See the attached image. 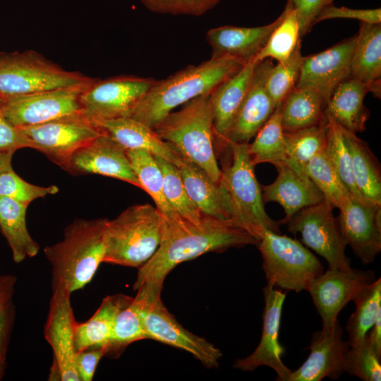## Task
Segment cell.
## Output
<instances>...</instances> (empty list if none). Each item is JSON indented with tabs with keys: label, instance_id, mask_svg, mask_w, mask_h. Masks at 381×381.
<instances>
[{
	"label": "cell",
	"instance_id": "cell-1",
	"mask_svg": "<svg viewBox=\"0 0 381 381\" xmlns=\"http://www.w3.org/2000/svg\"><path fill=\"white\" fill-rule=\"evenodd\" d=\"M258 240L231 221L202 214L199 223L183 218L167 222L155 254L138 268L133 289L145 284L163 287L167 274L179 264L210 252L257 245Z\"/></svg>",
	"mask_w": 381,
	"mask_h": 381
},
{
	"label": "cell",
	"instance_id": "cell-2",
	"mask_svg": "<svg viewBox=\"0 0 381 381\" xmlns=\"http://www.w3.org/2000/svg\"><path fill=\"white\" fill-rule=\"evenodd\" d=\"M246 63L234 58L212 59L188 66L166 79L156 80L130 117L152 128L180 105L211 94Z\"/></svg>",
	"mask_w": 381,
	"mask_h": 381
},
{
	"label": "cell",
	"instance_id": "cell-3",
	"mask_svg": "<svg viewBox=\"0 0 381 381\" xmlns=\"http://www.w3.org/2000/svg\"><path fill=\"white\" fill-rule=\"evenodd\" d=\"M107 219H75L63 238L44 248L52 267V288L61 286L71 294L93 279L105 253Z\"/></svg>",
	"mask_w": 381,
	"mask_h": 381
},
{
	"label": "cell",
	"instance_id": "cell-4",
	"mask_svg": "<svg viewBox=\"0 0 381 381\" xmlns=\"http://www.w3.org/2000/svg\"><path fill=\"white\" fill-rule=\"evenodd\" d=\"M171 111L152 128L181 157L202 169L216 183L221 169L214 147L213 111L210 94L202 95Z\"/></svg>",
	"mask_w": 381,
	"mask_h": 381
},
{
	"label": "cell",
	"instance_id": "cell-5",
	"mask_svg": "<svg viewBox=\"0 0 381 381\" xmlns=\"http://www.w3.org/2000/svg\"><path fill=\"white\" fill-rule=\"evenodd\" d=\"M164 224V215L150 204L132 205L107 219L103 262L139 268L158 248Z\"/></svg>",
	"mask_w": 381,
	"mask_h": 381
},
{
	"label": "cell",
	"instance_id": "cell-6",
	"mask_svg": "<svg viewBox=\"0 0 381 381\" xmlns=\"http://www.w3.org/2000/svg\"><path fill=\"white\" fill-rule=\"evenodd\" d=\"M248 145L236 143L228 145L226 150L231 157L229 162L221 169L219 183L230 196L236 224L258 241L266 229L280 234V223L273 220L265 210L262 188L255 174Z\"/></svg>",
	"mask_w": 381,
	"mask_h": 381
},
{
	"label": "cell",
	"instance_id": "cell-7",
	"mask_svg": "<svg viewBox=\"0 0 381 381\" xmlns=\"http://www.w3.org/2000/svg\"><path fill=\"white\" fill-rule=\"evenodd\" d=\"M94 79L67 71L35 50L0 52V98L79 85Z\"/></svg>",
	"mask_w": 381,
	"mask_h": 381
},
{
	"label": "cell",
	"instance_id": "cell-8",
	"mask_svg": "<svg viewBox=\"0 0 381 381\" xmlns=\"http://www.w3.org/2000/svg\"><path fill=\"white\" fill-rule=\"evenodd\" d=\"M267 284L286 291L307 290L324 272L319 259L300 241L266 229L256 245Z\"/></svg>",
	"mask_w": 381,
	"mask_h": 381
},
{
	"label": "cell",
	"instance_id": "cell-9",
	"mask_svg": "<svg viewBox=\"0 0 381 381\" xmlns=\"http://www.w3.org/2000/svg\"><path fill=\"white\" fill-rule=\"evenodd\" d=\"M155 81L135 75L96 78L80 95L81 113L94 123L130 117Z\"/></svg>",
	"mask_w": 381,
	"mask_h": 381
},
{
	"label": "cell",
	"instance_id": "cell-10",
	"mask_svg": "<svg viewBox=\"0 0 381 381\" xmlns=\"http://www.w3.org/2000/svg\"><path fill=\"white\" fill-rule=\"evenodd\" d=\"M334 208L325 200L299 210L284 224L291 234L300 233L303 243L322 256L329 269L349 270L351 261L345 254L347 245L339 231Z\"/></svg>",
	"mask_w": 381,
	"mask_h": 381
},
{
	"label": "cell",
	"instance_id": "cell-11",
	"mask_svg": "<svg viewBox=\"0 0 381 381\" xmlns=\"http://www.w3.org/2000/svg\"><path fill=\"white\" fill-rule=\"evenodd\" d=\"M95 80L68 87L0 98V112L18 128L81 113L80 95Z\"/></svg>",
	"mask_w": 381,
	"mask_h": 381
},
{
	"label": "cell",
	"instance_id": "cell-12",
	"mask_svg": "<svg viewBox=\"0 0 381 381\" xmlns=\"http://www.w3.org/2000/svg\"><path fill=\"white\" fill-rule=\"evenodd\" d=\"M20 129L30 140L33 149L64 169L76 150L104 133L82 113Z\"/></svg>",
	"mask_w": 381,
	"mask_h": 381
},
{
	"label": "cell",
	"instance_id": "cell-13",
	"mask_svg": "<svg viewBox=\"0 0 381 381\" xmlns=\"http://www.w3.org/2000/svg\"><path fill=\"white\" fill-rule=\"evenodd\" d=\"M71 293L65 288L52 289L44 336L53 356L49 380L80 381L75 368V320L71 302Z\"/></svg>",
	"mask_w": 381,
	"mask_h": 381
},
{
	"label": "cell",
	"instance_id": "cell-14",
	"mask_svg": "<svg viewBox=\"0 0 381 381\" xmlns=\"http://www.w3.org/2000/svg\"><path fill=\"white\" fill-rule=\"evenodd\" d=\"M375 279L373 270L352 267L349 270L328 268L314 279L306 291L321 318L322 329H331L342 308Z\"/></svg>",
	"mask_w": 381,
	"mask_h": 381
},
{
	"label": "cell",
	"instance_id": "cell-15",
	"mask_svg": "<svg viewBox=\"0 0 381 381\" xmlns=\"http://www.w3.org/2000/svg\"><path fill=\"white\" fill-rule=\"evenodd\" d=\"M265 308L260 341L249 356L235 361L233 367L253 372L260 366L274 370L277 380L288 381L291 370L283 363L284 349L279 341L282 308L286 294L267 284L263 288Z\"/></svg>",
	"mask_w": 381,
	"mask_h": 381
},
{
	"label": "cell",
	"instance_id": "cell-16",
	"mask_svg": "<svg viewBox=\"0 0 381 381\" xmlns=\"http://www.w3.org/2000/svg\"><path fill=\"white\" fill-rule=\"evenodd\" d=\"M339 210L337 221L346 244L363 264L372 262L381 251V206L351 195Z\"/></svg>",
	"mask_w": 381,
	"mask_h": 381
},
{
	"label": "cell",
	"instance_id": "cell-17",
	"mask_svg": "<svg viewBox=\"0 0 381 381\" xmlns=\"http://www.w3.org/2000/svg\"><path fill=\"white\" fill-rule=\"evenodd\" d=\"M144 326L148 339L187 351L207 368L218 367L222 356L220 349L185 329L167 309L161 297L147 307Z\"/></svg>",
	"mask_w": 381,
	"mask_h": 381
},
{
	"label": "cell",
	"instance_id": "cell-18",
	"mask_svg": "<svg viewBox=\"0 0 381 381\" xmlns=\"http://www.w3.org/2000/svg\"><path fill=\"white\" fill-rule=\"evenodd\" d=\"M273 65L271 59L257 64L247 93L226 133L222 150H226L232 143H248L277 107L265 88Z\"/></svg>",
	"mask_w": 381,
	"mask_h": 381
},
{
	"label": "cell",
	"instance_id": "cell-19",
	"mask_svg": "<svg viewBox=\"0 0 381 381\" xmlns=\"http://www.w3.org/2000/svg\"><path fill=\"white\" fill-rule=\"evenodd\" d=\"M356 35L321 52L303 57L296 87L318 91L327 102L336 87L351 78V61Z\"/></svg>",
	"mask_w": 381,
	"mask_h": 381
},
{
	"label": "cell",
	"instance_id": "cell-20",
	"mask_svg": "<svg viewBox=\"0 0 381 381\" xmlns=\"http://www.w3.org/2000/svg\"><path fill=\"white\" fill-rule=\"evenodd\" d=\"M126 149L105 132L76 150L65 169L75 174H99L123 181L140 188Z\"/></svg>",
	"mask_w": 381,
	"mask_h": 381
},
{
	"label": "cell",
	"instance_id": "cell-21",
	"mask_svg": "<svg viewBox=\"0 0 381 381\" xmlns=\"http://www.w3.org/2000/svg\"><path fill=\"white\" fill-rule=\"evenodd\" d=\"M339 320L329 329L315 332L307 349L310 354L291 373L288 381H320L325 377L338 380L344 372L345 355L350 345L342 339Z\"/></svg>",
	"mask_w": 381,
	"mask_h": 381
},
{
	"label": "cell",
	"instance_id": "cell-22",
	"mask_svg": "<svg viewBox=\"0 0 381 381\" xmlns=\"http://www.w3.org/2000/svg\"><path fill=\"white\" fill-rule=\"evenodd\" d=\"M277 176L274 182L263 186L262 200L275 202L284 210L285 217L279 221L285 222L299 210L324 201L319 188L299 166L288 160L274 165Z\"/></svg>",
	"mask_w": 381,
	"mask_h": 381
},
{
	"label": "cell",
	"instance_id": "cell-23",
	"mask_svg": "<svg viewBox=\"0 0 381 381\" xmlns=\"http://www.w3.org/2000/svg\"><path fill=\"white\" fill-rule=\"evenodd\" d=\"M282 13L272 23L258 27L224 25L207 31L212 59L234 58L248 63L255 59L282 19Z\"/></svg>",
	"mask_w": 381,
	"mask_h": 381
},
{
	"label": "cell",
	"instance_id": "cell-24",
	"mask_svg": "<svg viewBox=\"0 0 381 381\" xmlns=\"http://www.w3.org/2000/svg\"><path fill=\"white\" fill-rule=\"evenodd\" d=\"M177 167L188 195L202 214L237 224L230 196L220 183L214 182L202 169L183 157Z\"/></svg>",
	"mask_w": 381,
	"mask_h": 381
},
{
	"label": "cell",
	"instance_id": "cell-25",
	"mask_svg": "<svg viewBox=\"0 0 381 381\" xmlns=\"http://www.w3.org/2000/svg\"><path fill=\"white\" fill-rule=\"evenodd\" d=\"M369 92L380 97V80L366 83L349 78L340 83L332 93L325 114L348 131L356 134L363 132L370 116V112L363 104L365 96Z\"/></svg>",
	"mask_w": 381,
	"mask_h": 381
},
{
	"label": "cell",
	"instance_id": "cell-26",
	"mask_svg": "<svg viewBox=\"0 0 381 381\" xmlns=\"http://www.w3.org/2000/svg\"><path fill=\"white\" fill-rule=\"evenodd\" d=\"M257 64L254 59L246 63L210 94L214 147L222 149L226 133L247 93Z\"/></svg>",
	"mask_w": 381,
	"mask_h": 381
},
{
	"label": "cell",
	"instance_id": "cell-27",
	"mask_svg": "<svg viewBox=\"0 0 381 381\" xmlns=\"http://www.w3.org/2000/svg\"><path fill=\"white\" fill-rule=\"evenodd\" d=\"M163 287L145 284L138 287L131 302L117 314L107 349L117 356L131 344L147 338L144 315L150 304L159 297Z\"/></svg>",
	"mask_w": 381,
	"mask_h": 381
},
{
	"label": "cell",
	"instance_id": "cell-28",
	"mask_svg": "<svg viewBox=\"0 0 381 381\" xmlns=\"http://www.w3.org/2000/svg\"><path fill=\"white\" fill-rule=\"evenodd\" d=\"M95 124L126 150H145L176 166L181 162V156L152 128L133 118L110 119Z\"/></svg>",
	"mask_w": 381,
	"mask_h": 381
},
{
	"label": "cell",
	"instance_id": "cell-29",
	"mask_svg": "<svg viewBox=\"0 0 381 381\" xmlns=\"http://www.w3.org/2000/svg\"><path fill=\"white\" fill-rule=\"evenodd\" d=\"M131 300V297L124 294L107 296L89 320L83 322H75L76 352L95 347L107 349L116 317Z\"/></svg>",
	"mask_w": 381,
	"mask_h": 381
},
{
	"label": "cell",
	"instance_id": "cell-30",
	"mask_svg": "<svg viewBox=\"0 0 381 381\" xmlns=\"http://www.w3.org/2000/svg\"><path fill=\"white\" fill-rule=\"evenodd\" d=\"M28 205L0 196V230L10 247L13 260L17 264L36 256L40 250L39 244L27 228Z\"/></svg>",
	"mask_w": 381,
	"mask_h": 381
},
{
	"label": "cell",
	"instance_id": "cell-31",
	"mask_svg": "<svg viewBox=\"0 0 381 381\" xmlns=\"http://www.w3.org/2000/svg\"><path fill=\"white\" fill-rule=\"evenodd\" d=\"M326 102L315 90L296 87L281 103V121L284 132H291L320 123L325 118Z\"/></svg>",
	"mask_w": 381,
	"mask_h": 381
},
{
	"label": "cell",
	"instance_id": "cell-32",
	"mask_svg": "<svg viewBox=\"0 0 381 381\" xmlns=\"http://www.w3.org/2000/svg\"><path fill=\"white\" fill-rule=\"evenodd\" d=\"M351 152L356 186L368 202L381 206V169L378 159L368 144L356 133L342 128Z\"/></svg>",
	"mask_w": 381,
	"mask_h": 381
},
{
	"label": "cell",
	"instance_id": "cell-33",
	"mask_svg": "<svg viewBox=\"0 0 381 381\" xmlns=\"http://www.w3.org/2000/svg\"><path fill=\"white\" fill-rule=\"evenodd\" d=\"M381 77V23L361 22L351 61V78L373 83Z\"/></svg>",
	"mask_w": 381,
	"mask_h": 381
},
{
	"label": "cell",
	"instance_id": "cell-34",
	"mask_svg": "<svg viewBox=\"0 0 381 381\" xmlns=\"http://www.w3.org/2000/svg\"><path fill=\"white\" fill-rule=\"evenodd\" d=\"M126 154L138 179L140 188L150 195L155 207L164 215L166 221L181 219L164 195L163 175L155 156L150 152L140 149L126 150Z\"/></svg>",
	"mask_w": 381,
	"mask_h": 381
},
{
	"label": "cell",
	"instance_id": "cell-35",
	"mask_svg": "<svg viewBox=\"0 0 381 381\" xmlns=\"http://www.w3.org/2000/svg\"><path fill=\"white\" fill-rule=\"evenodd\" d=\"M356 309L346 325L350 346L362 343L381 310V278L363 288L352 300Z\"/></svg>",
	"mask_w": 381,
	"mask_h": 381
},
{
	"label": "cell",
	"instance_id": "cell-36",
	"mask_svg": "<svg viewBox=\"0 0 381 381\" xmlns=\"http://www.w3.org/2000/svg\"><path fill=\"white\" fill-rule=\"evenodd\" d=\"M248 145V152L252 164L273 165L286 161L284 131L281 121V104H278L270 118Z\"/></svg>",
	"mask_w": 381,
	"mask_h": 381
},
{
	"label": "cell",
	"instance_id": "cell-37",
	"mask_svg": "<svg viewBox=\"0 0 381 381\" xmlns=\"http://www.w3.org/2000/svg\"><path fill=\"white\" fill-rule=\"evenodd\" d=\"M282 19L270 35L265 45L254 60L285 61L301 41L300 27L296 11L288 4L282 12Z\"/></svg>",
	"mask_w": 381,
	"mask_h": 381
},
{
	"label": "cell",
	"instance_id": "cell-38",
	"mask_svg": "<svg viewBox=\"0 0 381 381\" xmlns=\"http://www.w3.org/2000/svg\"><path fill=\"white\" fill-rule=\"evenodd\" d=\"M327 119L319 124L291 132H284L286 159L304 170L307 162L325 148Z\"/></svg>",
	"mask_w": 381,
	"mask_h": 381
},
{
	"label": "cell",
	"instance_id": "cell-39",
	"mask_svg": "<svg viewBox=\"0 0 381 381\" xmlns=\"http://www.w3.org/2000/svg\"><path fill=\"white\" fill-rule=\"evenodd\" d=\"M304 171L334 207L339 209L351 195L341 181L325 148L307 162Z\"/></svg>",
	"mask_w": 381,
	"mask_h": 381
},
{
	"label": "cell",
	"instance_id": "cell-40",
	"mask_svg": "<svg viewBox=\"0 0 381 381\" xmlns=\"http://www.w3.org/2000/svg\"><path fill=\"white\" fill-rule=\"evenodd\" d=\"M325 115L328 122L325 151L333 167L347 190L353 197L363 202H370L362 196L356 186L351 155L342 128L331 116Z\"/></svg>",
	"mask_w": 381,
	"mask_h": 381
},
{
	"label": "cell",
	"instance_id": "cell-41",
	"mask_svg": "<svg viewBox=\"0 0 381 381\" xmlns=\"http://www.w3.org/2000/svg\"><path fill=\"white\" fill-rule=\"evenodd\" d=\"M155 157L162 172L164 195L171 207L183 219L199 223L202 214L188 195L178 167L161 157Z\"/></svg>",
	"mask_w": 381,
	"mask_h": 381
},
{
	"label": "cell",
	"instance_id": "cell-42",
	"mask_svg": "<svg viewBox=\"0 0 381 381\" xmlns=\"http://www.w3.org/2000/svg\"><path fill=\"white\" fill-rule=\"evenodd\" d=\"M301 42L291 55L284 61L278 62L270 69L265 81V88L277 106L296 85L303 61Z\"/></svg>",
	"mask_w": 381,
	"mask_h": 381
},
{
	"label": "cell",
	"instance_id": "cell-43",
	"mask_svg": "<svg viewBox=\"0 0 381 381\" xmlns=\"http://www.w3.org/2000/svg\"><path fill=\"white\" fill-rule=\"evenodd\" d=\"M381 358L370 346L367 337L365 340L347 350L344 372L363 381H380Z\"/></svg>",
	"mask_w": 381,
	"mask_h": 381
},
{
	"label": "cell",
	"instance_id": "cell-44",
	"mask_svg": "<svg viewBox=\"0 0 381 381\" xmlns=\"http://www.w3.org/2000/svg\"><path fill=\"white\" fill-rule=\"evenodd\" d=\"M59 191L56 186H40L30 183L11 168L0 173V196L30 204L35 199L53 195Z\"/></svg>",
	"mask_w": 381,
	"mask_h": 381
},
{
	"label": "cell",
	"instance_id": "cell-45",
	"mask_svg": "<svg viewBox=\"0 0 381 381\" xmlns=\"http://www.w3.org/2000/svg\"><path fill=\"white\" fill-rule=\"evenodd\" d=\"M220 0H140L150 11L171 15L200 16Z\"/></svg>",
	"mask_w": 381,
	"mask_h": 381
},
{
	"label": "cell",
	"instance_id": "cell-46",
	"mask_svg": "<svg viewBox=\"0 0 381 381\" xmlns=\"http://www.w3.org/2000/svg\"><path fill=\"white\" fill-rule=\"evenodd\" d=\"M14 293L0 296V380L5 375L7 353L16 319Z\"/></svg>",
	"mask_w": 381,
	"mask_h": 381
},
{
	"label": "cell",
	"instance_id": "cell-47",
	"mask_svg": "<svg viewBox=\"0 0 381 381\" xmlns=\"http://www.w3.org/2000/svg\"><path fill=\"white\" fill-rule=\"evenodd\" d=\"M334 0H287L295 11L300 27L301 38L308 33L319 14L327 6L332 5Z\"/></svg>",
	"mask_w": 381,
	"mask_h": 381
},
{
	"label": "cell",
	"instance_id": "cell-48",
	"mask_svg": "<svg viewBox=\"0 0 381 381\" xmlns=\"http://www.w3.org/2000/svg\"><path fill=\"white\" fill-rule=\"evenodd\" d=\"M332 18H349L367 23H381V9H353L334 4L325 8L318 16L315 24L320 21Z\"/></svg>",
	"mask_w": 381,
	"mask_h": 381
},
{
	"label": "cell",
	"instance_id": "cell-49",
	"mask_svg": "<svg viewBox=\"0 0 381 381\" xmlns=\"http://www.w3.org/2000/svg\"><path fill=\"white\" fill-rule=\"evenodd\" d=\"M24 147L32 148L30 140L0 112V152L14 153Z\"/></svg>",
	"mask_w": 381,
	"mask_h": 381
},
{
	"label": "cell",
	"instance_id": "cell-50",
	"mask_svg": "<svg viewBox=\"0 0 381 381\" xmlns=\"http://www.w3.org/2000/svg\"><path fill=\"white\" fill-rule=\"evenodd\" d=\"M105 355L106 347L90 348L76 353L75 363L80 381L92 380L97 367Z\"/></svg>",
	"mask_w": 381,
	"mask_h": 381
},
{
	"label": "cell",
	"instance_id": "cell-51",
	"mask_svg": "<svg viewBox=\"0 0 381 381\" xmlns=\"http://www.w3.org/2000/svg\"><path fill=\"white\" fill-rule=\"evenodd\" d=\"M366 337L375 353L381 358V310L378 312Z\"/></svg>",
	"mask_w": 381,
	"mask_h": 381
},
{
	"label": "cell",
	"instance_id": "cell-52",
	"mask_svg": "<svg viewBox=\"0 0 381 381\" xmlns=\"http://www.w3.org/2000/svg\"><path fill=\"white\" fill-rule=\"evenodd\" d=\"M16 282L17 278L14 275H0V296L8 292H15Z\"/></svg>",
	"mask_w": 381,
	"mask_h": 381
},
{
	"label": "cell",
	"instance_id": "cell-53",
	"mask_svg": "<svg viewBox=\"0 0 381 381\" xmlns=\"http://www.w3.org/2000/svg\"><path fill=\"white\" fill-rule=\"evenodd\" d=\"M13 152H0V173L11 168V159Z\"/></svg>",
	"mask_w": 381,
	"mask_h": 381
}]
</instances>
